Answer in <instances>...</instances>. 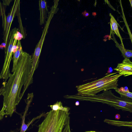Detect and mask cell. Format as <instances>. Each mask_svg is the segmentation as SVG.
Instances as JSON below:
<instances>
[{
    "label": "cell",
    "mask_w": 132,
    "mask_h": 132,
    "mask_svg": "<svg viewBox=\"0 0 132 132\" xmlns=\"http://www.w3.org/2000/svg\"><path fill=\"white\" fill-rule=\"evenodd\" d=\"M39 10L40 12V24H43L46 22L47 13L48 11L47 2L45 0L39 1Z\"/></svg>",
    "instance_id": "8"
},
{
    "label": "cell",
    "mask_w": 132,
    "mask_h": 132,
    "mask_svg": "<svg viewBox=\"0 0 132 132\" xmlns=\"http://www.w3.org/2000/svg\"><path fill=\"white\" fill-rule=\"evenodd\" d=\"M40 118V116H39L37 117H36L34 118L31 121L28 122V123L27 124L29 126V125L30 124L32 123L33 122H34L35 120L37 119H39Z\"/></svg>",
    "instance_id": "19"
},
{
    "label": "cell",
    "mask_w": 132,
    "mask_h": 132,
    "mask_svg": "<svg viewBox=\"0 0 132 132\" xmlns=\"http://www.w3.org/2000/svg\"><path fill=\"white\" fill-rule=\"evenodd\" d=\"M82 13L83 15L85 17H87L89 15V14L86 11L83 12Z\"/></svg>",
    "instance_id": "21"
},
{
    "label": "cell",
    "mask_w": 132,
    "mask_h": 132,
    "mask_svg": "<svg viewBox=\"0 0 132 132\" xmlns=\"http://www.w3.org/2000/svg\"><path fill=\"white\" fill-rule=\"evenodd\" d=\"M69 123L70 117L69 116L66 120L65 125L62 132H71L70 130Z\"/></svg>",
    "instance_id": "15"
},
{
    "label": "cell",
    "mask_w": 132,
    "mask_h": 132,
    "mask_svg": "<svg viewBox=\"0 0 132 132\" xmlns=\"http://www.w3.org/2000/svg\"><path fill=\"white\" fill-rule=\"evenodd\" d=\"M75 104L76 106L78 105L79 104V101H77V102H76L75 103Z\"/></svg>",
    "instance_id": "22"
},
{
    "label": "cell",
    "mask_w": 132,
    "mask_h": 132,
    "mask_svg": "<svg viewBox=\"0 0 132 132\" xmlns=\"http://www.w3.org/2000/svg\"><path fill=\"white\" fill-rule=\"evenodd\" d=\"M70 113L60 110L47 112L38 132H62Z\"/></svg>",
    "instance_id": "3"
},
{
    "label": "cell",
    "mask_w": 132,
    "mask_h": 132,
    "mask_svg": "<svg viewBox=\"0 0 132 132\" xmlns=\"http://www.w3.org/2000/svg\"><path fill=\"white\" fill-rule=\"evenodd\" d=\"M19 7L20 1L15 0L10 13L7 16H4L3 19V39L6 45V50L9 42L11 24L15 16L19 12Z\"/></svg>",
    "instance_id": "6"
},
{
    "label": "cell",
    "mask_w": 132,
    "mask_h": 132,
    "mask_svg": "<svg viewBox=\"0 0 132 132\" xmlns=\"http://www.w3.org/2000/svg\"><path fill=\"white\" fill-rule=\"evenodd\" d=\"M52 110L56 111L58 110H60L65 111L66 113H68L70 110V108L67 107H63L62 106V103L61 101H57L56 103L53 105L50 106Z\"/></svg>",
    "instance_id": "13"
},
{
    "label": "cell",
    "mask_w": 132,
    "mask_h": 132,
    "mask_svg": "<svg viewBox=\"0 0 132 132\" xmlns=\"http://www.w3.org/2000/svg\"><path fill=\"white\" fill-rule=\"evenodd\" d=\"M114 89L120 94L121 97L132 99V93L130 92L128 89H127L125 87H121L120 88H117Z\"/></svg>",
    "instance_id": "12"
},
{
    "label": "cell",
    "mask_w": 132,
    "mask_h": 132,
    "mask_svg": "<svg viewBox=\"0 0 132 132\" xmlns=\"http://www.w3.org/2000/svg\"><path fill=\"white\" fill-rule=\"evenodd\" d=\"M57 8L53 6L51 7V10L49 12L47 21L43 31L41 39L36 45L34 53L31 55L32 60V68L29 78V80H33V75L35 71L38 66L39 62V57L40 55L42 47L45 40V37L47 34L51 21L54 14L57 11Z\"/></svg>",
    "instance_id": "4"
},
{
    "label": "cell",
    "mask_w": 132,
    "mask_h": 132,
    "mask_svg": "<svg viewBox=\"0 0 132 132\" xmlns=\"http://www.w3.org/2000/svg\"><path fill=\"white\" fill-rule=\"evenodd\" d=\"M114 70L119 74L127 76L132 74V62L129 59H124L121 63H118Z\"/></svg>",
    "instance_id": "7"
},
{
    "label": "cell",
    "mask_w": 132,
    "mask_h": 132,
    "mask_svg": "<svg viewBox=\"0 0 132 132\" xmlns=\"http://www.w3.org/2000/svg\"><path fill=\"white\" fill-rule=\"evenodd\" d=\"M3 46L1 45H0V48L1 49H3Z\"/></svg>",
    "instance_id": "26"
},
{
    "label": "cell",
    "mask_w": 132,
    "mask_h": 132,
    "mask_svg": "<svg viewBox=\"0 0 132 132\" xmlns=\"http://www.w3.org/2000/svg\"><path fill=\"white\" fill-rule=\"evenodd\" d=\"M117 72L108 74L102 78L92 82L76 86L78 93L82 96H93L100 91H107L117 88L119 78L122 76Z\"/></svg>",
    "instance_id": "2"
},
{
    "label": "cell",
    "mask_w": 132,
    "mask_h": 132,
    "mask_svg": "<svg viewBox=\"0 0 132 132\" xmlns=\"http://www.w3.org/2000/svg\"><path fill=\"white\" fill-rule=\"evenodd\" d=\"M18 29L15 28L11 31L8 45L7 49L5 51L4 62L0 74V79H4L5 81L9 77L10 73V65L12 59V56L13 54V48L18 41L14 38V35Z\"/></svg>",
    "instance_id": "5"
},
{
    "label": "cell",
    "mask_w": 132,
    "mask_h": 132,
    "mask_svg": "<svg viewBox=\"0 0 132 132\" xmlns=\"http://www.w3.org/2000/svg\"><path fill=\"white\" fill-rule=\"evenodd\" d=\"M4 84L0 88V96L2 95L4 91Z\"/></svg>",
    "instance_id": "18"
},
{
    "label": "cell",
    "mask_w": 132,
    "mask_h": 132,
    "mask_svg": "<svg viewBox=\"0 0 132 132\" xmlns=\"http://www.w3.org/2000/svg\"><path fill=\"white\" fill-rule=\"evenodd\" d=\"M23 51L21 42H20L17 50L13 54V57L12 58V60L13 61V65L12 72L13 73L16 70L19 59Z\"/></svg>",
    "instance_id": "9"
},
{
    "label": "cell",
    "mask_w": 132,
    "mask_h": 132,
    "mask_svg": "<svg viewBox=\"0 0 132 132\" xmlns=\"http://www.w3.org/2000/svg\"><path fill=\"white\" fill-rule=\"evenodd\" d=\"M118 116V114H117V115H116V116H116V117H115V118H116V119H118V118H119H119H120L118 117V116Z\"/></svg>",
    "instance_id": "23"
},
{
    "label": "cell",
    "mask_w": 132,
    "mask_h": 132,
    "mask_svg": "<svg viewBox=\"0 0 132 132\" xmlns=\"http://www.w3.org/2000/svg\"><path fill=\"white\" fill-rule=\"evenodd\" d=\"M4 115L3 111L2 109L0 111V120L3 118Z\"/></svg>",
    "instance_id": "20"
},
{
    "label": "cell",
    "mask_w": 132,
    "mask_h": 132,
    "mask_svg": "<svg viewBox=\"0 0 132 132\" xmlns=\"http://www.w3.org/2000/svg\"><path fill=\"white\" fill-rule=\"evenodd\" d=\"M3 4L4 5L8 6L9 5L11 2L12 1L11 0H3Z\"/></svg>",
    "instance_id": "17"
},
{
    "label": "cell",
    "mask_w": 132,
    "mask_h": 132,
    "mask_svg": "<svg viewBox=\"0 0 132 132\" xmlns=\"http://www.w3.org/2000/svg\"><path fill=\"white\" fill-rule=\"evenodd\" d=\"M28 108V105L27 106L24 113L22 117V125L20 132H25L27 130L28 127L29 126L28 124H26L25 123V117Z\"/></svg>",
    "instance_id": "14"
},
{
    "label": "cell",
    "mask_w": 132,
    "mask_h": 132,
    "mask_svg": "<svg viewBox=\"0 0 132 132\" xmlns=\"http://www.w3.org/2000/svg\"><path fill=\"white\" fill-rule=\"evenodd\" d=\"M85 132H97L94 131H87Z\"/></svg>",
    "instance_id": "25"
},
{
    "label": "cell",
    "mask_w": 132,
    "mask_h": 132,
    "mask_svg": "<svg viewBox=\"0 0 132 132\" xmlns=\"http://www.w3.org/2000/svg\"><path fill=\"white\" fill-rule=\"evenodd\" d=\"M18 29L15 32L14 35V38L18 40H20L22 38H23L22 34L18 31Z\"/></svg>",
    "instance_id": "16"
},
{
    "label": "cell",
    "mask_w": 132,
    "mask_h": 132,
    "mask_svg": "<svg viewBox=\"0 0 132 132\" xmlns=\"http://www.w3.org/2000/svg\"><path fill=\"white\" fill-rule=\"evenodd\" d=\"M129 1L131 4V6L132 7V1L131 0H129Z\"/></svg>",
    "instance_id": "24"
},
{
    "label": "cell",
    "mask_w": 132,
    "mask_h": 132,
    "mask_svg": "<svg viewBox=\"0 0 132 132\" xmlns=\"http://www.w3.org/2000/svg\"><path fill=\"white\" fill-rule=\"evenodd\" d=\"M114 42L116 43V46L120 51L122 55L125 59H128L132 57V51L125 49L124 47L122 42L121 44H119L114 39Z\"/></svg>",
    "instance_id": "10"
},
{
    "label": "cell",
    "mask_w": 132,
    "mask_h": 132,
    "mask_svg": "<svg viewBox=\"0 0 132 132\" xmlns=\"http://www.w3.org/2000/svg\"><path fill=\"white\" fill-rule=\"evenodd\" d=\"M31 55L23 51L19 59L15 71L10 74L9 79L5 83L3 106L2 110L5 115L11 117L15 111L20 101L21 88L29 79L32 66Z\"/></svg>",
    "instance_id": "1"
},
{
    "label": "cell",
    "mask_w": 132,
    "mask_h": 132,
    "mask_svg": "<svg viewBox=\"0 0 132 132\" xmlns=\"http://www.w3.org/2000/svg\"><path fill=\"white\" fill-rule=\"evenodd\" d=\"M109 15L111 16L110 24L111 27V30L114 32L116 35L119 37L120 39L121 42L122 41V38L121 37L118 29V24L114 17L111 13L109 14Z\"/></svg>",
    "instance_id": "11"
}]
</instances>
